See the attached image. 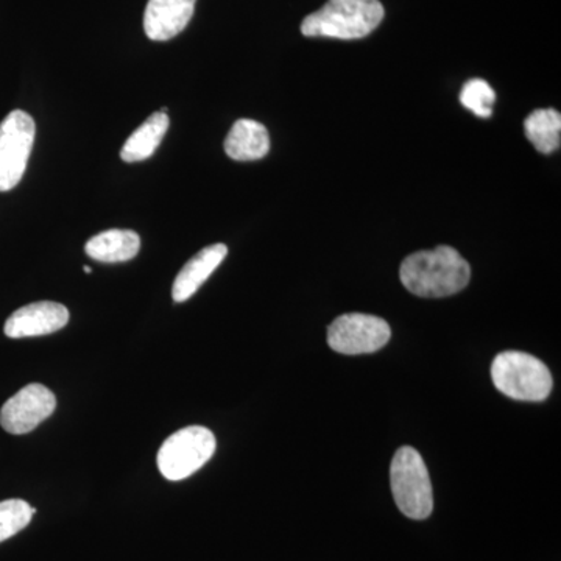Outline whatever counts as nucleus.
<instances>
[{"label":"nucleus","mask_w":561,"mask_h":561,"mask_svg":"<svg viewBox=\"0 0 561 561\" xmlns=\"http://www.w3.org/2000/svg\"><path fill=\"white\" fill-rule=\"evenodd\" d=\"M402 286L421 298H445L459 294L471 279L468 261L453 247L419 251L401 264Z\"/></svg>","instance_id":"nucleus-1"},{"label":"nucleus","mask_w":561,"mask_h":561,"mask_svg":"<svg viewBox=\"0 0 561 561\" xmlns=\"http://www.w3.org/2000/svg\"><path fill=\"white\" fill-rule=\"evenodd\" d=\"M496 101L493 88L482 79H472L465 83L460 92V103L478 117L489 119L493 114V105Z\"/></svg>","instance_id":"nucleus-17"},{"label":"nucleus","mask_w":561,"mask_h":561,"mask_svg":"<svg viewBox=\"0 0 561 561\" xmlns=\"http://www.w3.org/2000/svg\"><path fill=\"white\" fill-rule=\"evenodd\" d=\"M36 508L22 500L0 502V542L20 534L31 524Z\"/></svg>","instance_id":"nucleus-16"},{"label":"nucleus","mask_w":561,"mask_h":561,"mask_svg":"<svg viewBox=\"0 0 561 561\" xmlns=\"http://www.w3.org/2000/svg\"><path fill=\"white\" fill-rule=\"evenodd\" d=\"M524 130L535 149L552 153L561 144V114L556 110H535L524 122Z\"/></svg>","instance_id":"nucleus-15"},{"label":"nucleus","mask_w":561,"mask_h":561,"mask_svg":"<svg viewBox=\"0 0 561 561\" xmlns=\"http://www.w3.org/2000/svg\"><path fill=\"white\" fill-rule=\"evenodd\" d=\"M390 483L402 515L411 519L430 518L434 511V494L430 471L416 449L411 446L398 449L391 460Z\"/></svg>","instance_id":"nucleus-4"},{"label":"nucleus","mask_w":561,"mask_h":561,"mask_svg":"<svg viewBox=\"0 0 561 561\" xmlns=\"http://www.w3.org/2000/svg\"><path fill=\"white\" fill-rule=\"evenodd\" d=\"M382 20L379 0H328L327 5L305 18L301 33L311 38L360 39L375 32Z\"/></svg>","instance_id":"nucleus-2"},{"label":"nucleus","mask_w":561,"mask_h":561,"mask_svg":"<svg viewBox=\"0 0 561 561\" xmlns=\"http://www.w3.org/2000/svg\"><path fill=\"white\" fill-rule=\"evenodd\" d=\"M491 379L505 397L540 402L551 394L552 375L540 359L522 351H504L491 365Z\"/></svg>","instance_id":"nucleus-3"},{"label":"nucleus","mask_w":561,"mask_h":561,"mask_svg":"<svg viewBox=\"0 0 561 561\" xmlns=\"http://www.w3.org/2000/svg\"><path fill=\"white\" fill-rule=\"evenodd\" d=\"M197 0H149L144 14V31L151 41L179 36L194 16Z\"/></svg>","instance_id":"nucleus-10"},{"label":"nucleus","mask_w":561,"mask_h":561,"mask_svg":"<svg viewBox=\"0 0 561 561\" xmlns=\"http://www.w3.org/2000/svg\"><path fill=\"white\" fill-rule=\"evenodd\" d=\"M216 448V437L208 427H184L162 443L158 468L168 481H183L205 467Z\"/></svg>","instance_id":"nucleus-5"},{"label":"nucleus","mask_w":561,"mask_h":561,"mask_svg":"<svg viewBox=\"0 0 561 561\" xmlns=\"http://www.w3.org/2000/svg\"><path fill=\"white\" fill-rule=\"evenodd\" d=\"M271 150V136L260 122L241 119L225 139V153L234 161L262 160Z\"/></svg>","instance_id":"nucleus-12"},{"label":"nucleus","mask_w":561,"mask_h":561,"mask_svg":"<svg viewBox=\"0 0 561 561\" xmlns=\"http://www.w3.org/2000/svg\"><path fill=\"white\" fill-rule=\"evenodd\" d=\"M228 254L225 243H214L198 251L187 264L181 268L173 280L172 297L175 302L190 300L195 291L201 289L203 283L213 275L214 271L224 262Z\"/></svg>","instance_id":"nucleus-11"},{"label":"nucleus","mask_w":561,"mask_h":561,"mask_svg":"<svg viewBox=\"0 0 561 561\" xmlns=\"http://www.w3.org/2000/svg\"><path fill=\"white\" fill-rule=\"evenodd\" d=\"M83 271L87 273H91V267H88V265H84Z\"/></svg>","instance_id":"nucleus-18"},{"label":"nucleus","mask_w":561,"mask_h":561,"mask_svg":"<svg viewBox=\"0 0 561 561\" xmlns=\"http://www.w3.org/2000/svg\"><path fill=\"white\" fill-rule=\"evenodd\" d=\"M68 323L69 311L66 306L60 302L39 301L11 313L3 332L10 339L39 337L54 334Z\"/></svg>","instance_id":"nucleus-9"},{"label":"nucleus","mask_w":561,"mask_h":561,"mask_svg":"<svg viewBox=\"0 0 561 561\" xmlns=\"http://www.w3.org/2000/svg\"><path fill=\"white\" fill-rule=\"evenodd\" d=\"M35 135V121L25 111H11L0 122V192L14 190L21 183Z\"/></svg>","instance_id":"nucleus-6"},{"label":"nucleus","mask_w":561,"mask_h":561,"mask_svg":"<svg viewBox=\"0 0 561 561\" xmlns=\"http://www.w3.org/2000/svg\"><path fill=\"white\" fill-rule=\"evenodd\" d=\"M88 256L106 264L131 261L138 256L140 250V238L138 232L131 230H108L88 241Z\"/></svg>","instance_id":"nucleus-13"},{"label":"nucleus","mask_w":561,"mask_h":561,"mask_svg":"<svg viewBox=\"0 0 561 561\" xmlns=\"http://www.w3.org/2000/svg\"><path fill=\"white\" fill-rule=\"evenodd\" d=\"M55 408L57 398L47 387L28 383L2 405L0 424L9 434H28L49 419Z\"/></svg>","instance_id":"nucleus-8"},{"label":"nucleus","mask_w":561,"mask_h":561,"mask_svg":"<svg viewBox=\"0 0 561 561\" xmlns=\"http://www.w3.org/2000/svg\"><path fill=\"white\" fill-rule=\"evenodd\" d=\"M391 331L389 323L368 313H345L328 328V345L335 353L370 354L389 343Z\"/></svg>","instance_id":"nucleus-7"},{"label":"nucleus","mask_w":561,"mask_h":561,"mask_svg":"<svg viewBox=\"0 0 561 561\" xmlns=\"http://www.w3.org/2000/svg\"><path fill=\"white\" fill-rule=\"evenodd\" d=\"M169 130L168 108L151 114L149 119L133 133L121 150L122 161L139 162L146 161L157 151Z\"/></svg>","instance_id":"nucleus-14"}]
</instances>
